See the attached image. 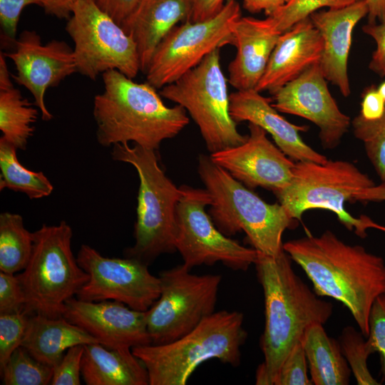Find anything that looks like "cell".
<instances>
[{"mask_svg": "<svg viewBox=\"0 0 385 385\" xmlns=\"http://www.w3.org/2000/svg\"><path fill=\"white\" fill-rule=\"evenodd\" d=\"M283 250L303 269L314 292L342 302L367 337L372 304L385 293L384 259L345 243L331 230L287 241Z\"/></svg>", "mask_w": 385, "mask_h": 385, "instance_id": "cell-1", "label": "cell"}, {"mask_svg": "<svg viewBox=\"0 0 385 385\" xmlns=\"http://www.w3.org/2000/svg\"><path fill=\"white\" fill-rule=\"evenodd\" d=\"M255 265L263 289L265 315L260 338L265 359L257 369L255 383L274 385L282 363L301 342L305 329L314 322L324 324L333 305L319 298L294 272L284 250L277 257L257 252Z\"/></svg>", "mask_w": 385, "mask_h": 385, "instance_id": "cell-2", "label": "cell"}, {"mask_svg": "<svg viewBox=\"0 0 385 385\" xmlns=\"http://www.w3.org/2000/svg\"><path fill=\"white\" fill-rule=\"evenodd\" d=\"M103 91L93 100L96 138L103 147L133 142L157 150L189 123L185 109L167 106L147 81H133L116 70L102 74Z\"/></svg>", "mask_w": 385, "mask_h": 385, "instance_id": "cell-3", "label": "cell"}, {"mask_svg": "<svg viewBox=\"0 0 385 385\" xmlns=\"http://www.w3.org/2000/svg\"><path fill=\"white\" fill-rule=\"evenodd\" d=\"M237 311L215 312L193 329L166 344L132 348L144 364L149 385H185L203 362L218 359L233 366L240 363V348L247 333Z\"/></svg>", "mask_w": 385, "mask_h": 385, "instance_id": "cell-4", "label": "cell"}, {"mask_svg": "<svg viewBox=\"0 0 385 385\" xmlns=\"http://www.w3.org/2000/svg\"><path fill=\"white\" fill-rule=\"evenodd\" d=\"M197 172L211 197L208 214L226 236L243 231L255 250L271 257L284 250L282 236L296 221L280 203L270 204L212 161L198 157Z\"/></svg>", "mask_w": 385, "mask_h": 385, "instance_id": "cell-5", "label": "cell"}, {"mask_svg": "<svg viewBox=\"0 0 385 385\" xmlns=\"http://www.w3.org/2000/svg\"><path fill=\"white\" fill-rule=\"evenodd\" d=\"M111 157L133 165L138 173L135 244L125 253L148 265L159 255L176 251L175 211L182 190L165 174L155 150L117 143L113 145Z\"/></svg>", "mask_w": 385, "mask_h": 385, "instance_id": "cell-6", "label": "cell"}, {"mask_svg": "<svg viewBox=\"0 0 385 385\" xmlns=\"http://www.w3.org/2000/svg\"><path fill=\"white\" fill-rule=\"evenodd\" d=\"M73 231L64 220L56 225L43 224L34 232L29 261L17 274L30 314L63 316L67 300L74 297L88 279L75 257Z\"/></svg>", "mask_w": 385, "mask_h": 385, "instance_id": "cell-7", "label": "cell"}, {"mask_svg": "<svg viewBox=\"0 0 385 385\" xmlns=\"http://www.w3.org/2000/svg\"><path fill=\"white\" fill-rule=\"evenodd\" d=\"M374 185L367 174L349 161L327 160L323 163L302 161L294 163L289 184L275 195L295 220H301L307 210H327L335 213L347 228H354L358 235L364 237L367 228L385 232V226L375 223L366 216L360 218L351 216L346 210L344 203L353 200L361 190Z\"/></svg>", "mask_w": 385, "mask_h": 385, "instance_id": "cell-8", "label": "cell"}, {"mask_svg": "<svg viewBox=\"0 0 385 385\" xmlns=\"http://www.w3.org/2000/svg\"><path fill=\"white\" fill-rule=\"evenodd\" d=\"M227 83L220 49H216L197 66L160 89L161 96L189 113L210 154L239 145L247 138L238 131L230 115Z\"/></svg>", "mask_w": 385, "mask_h": 385, "instance_id": "cell-9", "label": "cell"}, {"mask_svg": "<svg viewBox=\"0 0 385 385\" xmlns=\"http://www.w3.org/2000/svg\"><path fill=\"white\" fill-rule=\"evenodd\" d=\"M160 293L145 312L151 344L171 342L215 312L222 277L190 273L183 264L159 274Z\"/></svg>", "mask_w": 385, "mask_h": 385, "instance_id": "cell-10", "label": "cell"}, {"mask_svg": "<svg viewBox=\"0 0 385 385\" xmlns=\"http://www.w3.org/2000/svg\"><path fill=\"white\" fill-rule=\"evenodd\" d=\"M73 41L77 72L95 81L100 74L116 70L130 78L139 71L137 46L96 0H80L66 25Z\"/></svg>", "mask_w": 385, "mask_h": 385, "instance_id": "cell-11", "label": "cell"}, {"mask_svg": "<svg viewBox=\"0 0 385 385\" xmlns=\"http://www.w3.org/2000/svg\"><path fill=\"white\" fill-rule=\"evenodd\" d=\"M182 196L175 211V246L190 270L202 265L222 262L234 270L255 264L257 251L226 236L206 211L211 197L206 189L180 186Z\"/></svg>", "mask_w": 385, "mask_h": 385, "instance_id": "cell-12", "label": "cell"}, {"mask_svg": "<svg viewBox=\"0 0 385 385\" xmlns=\"http://www.w3.org/2000/svg\"><path fill=\"white\" fill-rule=\"evenodd\" d=\"M241 17L235 0H226L214 17L186 21L175 26L156 48L145 73L146 81L161 89L197 66L207 55L232 44V26Z\"/></svg>", "mask_w": 385, "mask_h": 385, "instance_id": "cell-13", "label": "cell"}, {"mask_svg": "<svg viewBox=\"0 0 385 385\" xmlns=\"http://www.w3.org/2000/svg\"><path fill=\"white\" fill-rule=\"evenodd\" d=\"M88 279L76 297L88 302L113 300L141 312L148 310L160 293V280L148 265L130 257H108L81 245L77 257Z\"/></svg>", "mask_w": 385, "mask_h": 385, "instance_id": "cell-14", "label": "cell"}, {"mask_svg": "<svg viewBox=\"0 0 385 385\" xmlns=\"http://www.w3.org/2000/svg\"><path fill=\"white\" fill-rule=\"evenodd\" d=\"M14 45L13 51L4 53L15 66L16 74L12 77L33 95L41 118L50 120L53 115L46 108L45 93L77 72L73 48L56 39L43 43L36 31L29 30L23 31Z\"/></svg>", "mask_w": 385, "mask_h": 385, "instance_id": "cell-15", "label": "cell"}, {"mask_svg": "<svg viewBox=\"0 0 385 385\" xmlns=\"http://www.w3.org/2000/svg\"><path fill=\"white\" fill-rule=\"evenodd\" d=\"M319 63L308 68L272 94L279 111L305 118L319 129L324 148L334 149L351 126L349 116L339 108L329 91Z\"/></svg>", "mask_w": 385, "mask_h": 385, "instance_id": "cell-16", "label": "cell"}, {"mask_svg": "<svg viewBox=\"0 0 385 385\" xmlns=\"http://www.w3.org/2000/svg\"><path fill=\"white\" fill-rule=\"evenodd\" d=\"M250 134L242 144L211 153V159L235 179L250 188H263L274 194L290 183L294 162L249 123Z\"/></svg>", "mask_w": 385, "mask_h": 385, "instance_id": "cell-17", "label": "cell"}, {"mask_svg": "<svg viewBox=\"0 0 385 385\" xmlns=\"http://www.w3.org/2000/svg\"><path fill=\"white\" fill-rule=\"evenodd\" d=\"M63 317L108 349H132L151 343L145 312L113 300L88 302L72 297Z\"/></svg>", "mask_w": 385, "mask_h": 385, "instance_id": "cell-18", "label": "cell"}, {"mask_svg": "<svg viewBox=\"0 0 385 385\" xmlns=\"http://www.w3.org/2000/svg\"><path fill=\"white\" fill-rule=\"evenodd\" d=\"M368 13L366 0H359L343 8L318 11L309 16L323 40L319 65L324 76L344 97L351 93L348 59L354 29Z\"/></svg>", "mask_w": 385, "mask_h": 385, "instance_id": "cell-19", "label": "cell"}, {"mask_svg": "<svg viewBox=\"0 0 385 385\" xmlns=\"http://www.w3.org/2000/svg\"><path fill=\"white\" fill-rule=\"evenodd\" d=\"M230 113L237 123L247 121L255 124L272 137L276 145L296 162L325 163L327 158L307 145L299 132L308 127L287 120L265 98L255 89L237 91L230 94Z\"/></svg>", "mask_w": 385, "mask_h": 385, "instance_id": "cell-20", "label": "cell"}, {"mask_svg": "<svg viewBox=\"0 0 385 385\" xmlns=\"http://www.w3.org/2000/svg\"><path fill=\"white\" fill-rule=\"evenodd\" d=\"M281 34L270 16L238 19L232 26L237 52L228 66V83L237 91L255 89Z\"/></svg>", "mask_w": 385, "mask_h": 385, "instance_id": "cell-21", "label": "cell"}, {"mask_svg": "<svg viewBox=\"0 0 385 385\" xmlns=\"http://www.w3.org/2000/svg\"><path fill=\"white\" fill-rule=\"evenodd\" d=\"M323 51L320 33L309 18L282 33L255 90L271 94L319 63Z\"/></svg>", "mask_w": 385, "mask_h": 385, "instance_id": "cell-22", "label": "cell"}, {"mask_svg": "<svg viewBox=\"0 0 385 385\" xmlns=\"http://www.w3.org/2000/svg\"><path fill=\"white\" fill-rule=\"evenodd\" d=\"M192 0H141L121 23L136 44L140 71L145 73L153 53L168 34L189 19Z\"/></svg>", "mask_w": 385, "mask_h": 385, "instance_id": "cell-23", "label": "cell"}, {"mask_svg": "<svg viewBox=\"0 0 385 385\" xmlns=\"http://www.w3.org/2000/svg\"><path fill=\"white\" fill-rule=\"evenodd\" d=\"M93 343L98 342L63 316L53 318L32 314L21 346L38 361L54 368L70 347Z\"/></svg>", "mask_w": 385, "mask_h": 385, "instance_id": "cell-24", "label": "cell"}, {"mask_svg": "<svg viewBox=\"0 0 385 385\" xmlns=\"http://www.w3.org/2000/svg\"><path fill=\"white\" fill-rule=\"evenodd\" d=\"M81 377L87 385H149L147 369L131 349L99 343L84 345Z\"/></svg>", "mask_w": 385, "mask_h": 385, "instance_id": "cell-25", "label": "cell"}, {"mask_svg": "<svg viewBox=\"0 0 385 385\" xmlns=\"http://www.w3.org/2000/svg\"><path fill=\"white\" fill-rule=\"evenodd\" d=\"M324 324L314 322L304 331L301 342L315 385H348L351 369L339 341L329 337Z\"/></svg>", "mask_w": 385, "mask_h": 385, "instance_id": "cell-26", "label": "cell"}, {"mask_svg": "<svg viewBox=\"0 0 385 385\" xmlns=\"http://www.w3.org/2000/svg\"><path fill=\"white\" fill-rule=\"evenodd\" d=\"M4 53H0V130L17 150H26L38 111L11 82Z\"/></svg>", "mask_w": 385, "mask_h": 385, "instance_id": "cell-27", "label": "cell"}, {"mask_svg": "<svg viewBox=\"0 0 385 385\" xmlns=\"http://www.w3.org/2000/svg\"><path fill=\"white\" fill-rule=\"evenodd\" d=\"M17 148L4 137L0 138V190L22 192L30 199L51 195L53 187L43 172L26 168L19 161Z\"/></svg>", "mask_w": 385, "mask_h": 385, "instance_id": "cell-28", "label": "cell"}, {"mask_svg": "<svg viewBox=\"0 0 385 385\" xmlns=\"http://www.w3.org/2000/svg\"><path fill=\"white\" fill-rule=\"evenodd\" d=\"M34 232L24 225L22 217L16 213L0 214V271L16 274L23 271L31 255Z\"/></svg>", "mask_w": 385, "mask_h": 385, "instance_id": "cell-29", "label": "cell"}, {"mask_svg": "<svg viewBox=\"0 0 385 385\" xmlns=\"http://www.w3.org/2000/svg\"><path fill=\"white\" fill-rule=\"evenodd\" d=\"M1 370L4 385H47L53 368L33 357L22 346L10 356Z\"/></svg>", "mask_w": 385, "mask_h": 385, "instance_id": "cell-30", "label": "cell"}, {"mask_svg": "<svg viewBox=\"0 0 385 385\" xmlns=\"http://www.w3.org/2000/svg\"><path fill=\"white\" fill-rule=\"evenodd\" d=\"M354 136L361 140L379 178L385 181V112L379 119L369 120L360 114L351 123Z\"/></svg>", "mask_w": 385, "mask_h": 385, "instance_id": "cell-31", "label": "cell"}, {"mask_svg": "<svg viewBox=\"0 0 385 385\" xmlns=\"http://www.w3.org/2000/svg\"><path fill=\"white\" fill-rule=\"evenodd\" d=\"M361 332L351 326L343 329L339 338L341 351L359 385H379L371 374L367 359L371 352Z\"/></svg>", "mask_w": 385, "mask_h": 385, "instance_id": "cell-32", "label": "cell"}, {"mask_svg": "<svg viewBox=\"0 0 385 385\" xmlns=\"http://www.w3.org/2000/svg\"><path fill=\"white\" fill-rule=\"evenodd\" d=\"M358 1L359 0H288L269 16L277 31L282 34L321 9L343 8Z\"/></svg>", "mask_w": 385, "mask_h": 385, "instance_id": "cell-33", "label": "cell"}, {"mask_svg": "<svg viewBox=\"0 0 385 385\" xmlns=\"http://www.w3.org/2000/svg\"><path fill=\"white\" fill-rule=\"evenodd\" d=\"M30 315L25 309L18 313L0 314V369L21 346Z\"/></svg>", "mask_w": 385, "mask_h": 385, "instance_id": "cell-34", "label": "cell"}, {"mask_svg": "<svg viewBox=\"0 0 385 385\" xmlns=\"http://www.w3.org/2000/svg\"><path fill=\"white\" fill-rule=\"evenodd\" d=\"M369 335L366 340L371 352H378L381 372L385 381V293L374 302L369 317Z\"/></svg>", "mask_w": 385, "mask_h": 385, "instance_id": "cell-35", "label": "cell"}, {"mask_svg": "<svg viewBox=\"0 0 385 385\" xmlns=\"http://www.w3.org/2000/svg\"><path fill=\"white\" fill-rule=\"evenodd\" d=\"M307 361L302 342L297 343L282 363L274 385H311Z\"/></svg>", "mask_w": 385, "mask_h": 385, "instance_id": "cell-36", "label": "cell"}, {"mask_svg": "<svg viewBox=\"0 0 385 385\" xmlns=\"http://www.w3.org/2000/svg\"><path fill=\"white\" fill-rule=\"evenodd\" d=\"M84 345L70 347L53 368L51 385H80Z\"/></svg>", "mask_w": 385, "mask_h": 385, "instance_id": "cell-37", "label": "cell"}, {"mask_svg": "<svg viewBox=\"0 0 385 385\" xmlns=\"http://www.w3.org/2000/svg\"><path fill=\"white\" fill-rule=\"evenodd\" d=\"M25 307V296L17 274L1 272L0 314L18 313Z\"/></svg>", "mask_w": 385, "mask_h": 385, "instance_id": "cell-38", "label": "cell"}, {"mask_svg": "<svg viewBox=\"0 0 385 385\" xmlns=\"http://www.w3.org/2000/svg\"><path fill=\"white\" fill-rule=\"evenodd\" d=\"M33 4L39 6L38 1L0 0V24L6 43H14L21 12L26 6Z\"/></svg>", "mask_w": 385, "mask_h": 385, "instance_id": "cell-39", "label": "cell"}, {"mask_svg": "<svg viewBox=\"0 0 385 385\" xmlns=\"http://www.w3.org/2000/svg\"><path fill=\"white\" fill-rule=\"evenodd\" d=\"M362 30L374 40L376 46L369 68L375 73L385 76V21L369 23L363 26Z\"/></svg>", "mask_w": 385, "mask_h": 385, "instance_id": "cell-40", "label": "cell"}, {"mask_svg": "<svg viewBox=\"0 0 385 385\" xmlns=\"http://www.w3.org/2000/svg\"><path fill=\"white\" fill-rule=\"evenodd\" d=\"M385 112V99L377 88H370L364 93L360 115L369 120L380 118Z\"/></svg>", "mask_w": 385, "mask_h": 385, "instance_id": "cell-41", "label": "cell"}, {"mask_svg": "<svg viewBox=\"0 0 385 385\" xmlns=\"http://www.w3.org/2000/svg\"><path fill=\"white\" fill-rule=\"evenodd\" d=\"M141 0H96L98 6L119 25L133 12Z\"/></svg>", "mask_w": 385, "mask_h": 385, "instance_id": "cell-42", "label": "cell"}, {"mask_svg": "<svg viewBox=\"0 0 385 385\" xmlns=\"http://www.w3.org/2000/svg\"><path fill=\"white\" fill-rule=\"evenodd\" d=\"M226 0H192V10L188 21H201L216 16L222 9Z\"/></svg>", "mask_w": 385, "mask_h": 385, "instance_id": "cell-43", "label": "cell"}, {"mask_svg": "<svg viewBox=\"0 0 385 385\" xmlns=\"http://www.w3.org/2000/svg\"><path fill=\"white\" fill-rule=\"evenodd\" d=\"M48 15L60 19H68L74 7L80 0H38Z\"/></svg>", "mask_w": 385, "mask_h": 385, "instance_id": "cell-44", "label": "cell"}, {"mask_svg": "<svg viewBox=\"0 0 385 385\" xmlns=\"http://www.w3.org/2000/svg\"><path fill=\"white\" fill-rule=\"evenodd\" d=\"M288 0H243L246 10L252 13L264 11L267 16L272 15Z\"/></svg>", "mask_w": 385, "mask_h": 385, "instance_id": "cell-45", "label": "cell"}, {"mask_svg": "<svg viewBox=\"0 0 385 385\" xmlns=\"http://www.w3.org/2000/svg\"><path fill=\"white\" fill-rule=\"evenodd\" d=\"M353 200L385 201V181H382L379 185H374L372 187L361 190L354 196Z\"/></svg>", "mask_w": 385, "mask_h": 385, "instance_id": "cell-46", "label": "cell"}, {"mask_svg": "<svg viewBox=\"0 0 385 385\" xmlns=\"http://www.w3.org/2000/svg\"><path fill=\"white\" fill-rule=\"evenodd\" d=\"M369 7V23L385 21V0H366Z\"/></svg>", "mask_w": 385, "mask_h": 385, "instance_id": "cell-47", "label": "cell"}, {"mask_svg": "<svg viewBox=\"0 0 385 385\" xmlns=\"http://www.w3.org/2000/svg\"><path fill=\"white\" fill-rule=\"evenodd\" d=\"M377 90L381 96L385 99V81L380 84Z\"/></svg>", "mask_w": 385, "mask_h": 385, "instance_id": "cell-48", "label": "cell"}]
</instances>
